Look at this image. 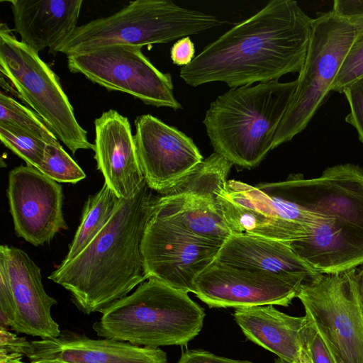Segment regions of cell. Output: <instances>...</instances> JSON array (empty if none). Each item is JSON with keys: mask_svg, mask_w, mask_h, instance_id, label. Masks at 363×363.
Returning <instances> with one entry per match:
<instances>
[{"mask_svg": "<svg viewBox=\"0 0 363 363\" xmlns=\"http://www.w3.org/2000/svg\"><path fill=\"white\" fill-rule=\"evenodd\" d=\"M354 274V268L321 274L297 296L335 363H363V313Z\"/></svg>", "mask_w": 363, "mask_h": 363, "instance_id": "obj_10", "label": "cell"}, {"mask_svg": "<svg viewBox=\"0 0 363 363\" xmlns=\"http://www.w3.org/2000/svg\"><path fill=\"white\" fill-rule=\"evenodd\" d=\"M30 347V342L26 338L0 326V363H26L23 358L27 357Z\"/></svg>", "mask_w": 363, "mask_h": 363, "instance_id": "obj_28", "label": "cell"}, {"mask_svg": "<svg viewBox=\"0 0 363 363\" xmlns=\"http://www.w3.org/2000/svg\"><path fill=\"white\" fill-rule=\"evenodd\" d=\"M194 44L189 36L177 40L170 50L172 61L178 66L188 65L194 59Z\"/></svg>", "mask_w": 363, "mask_h": 363, "instance_id": "obj_34", "label": "cell"}, {"mask_svg": "<svg viewBox=\"0 0 363 363\" xmlns=\"http://www.w3.org/2000/svg\"><path fill=\"white\" fill-rule=\"evenodd\" d=\"M297 201L322 216L308 237L292 242L296 255L320 274L363 263V169L350 163L325 169L316 178L289 177Z\"/></svg>", "mask_w": 363, "mask_h": 363, "instance_id": "obj_3", "label": "cell"}, {"mask_svg": "<svg viewBox=\"0 0 363 363\" xmlns=\"http://www.w3.org/2000/svg\"><path fill=\"white\" fill-rule=\"evenodd\" d=\"M343 94L350 107L345 121L354 127L359 140L363 143V76L346 86Z\"/></svg>", "mask_w": 363, "mask_h": 363, "instance_id": "obj_29", "label": "cell"}, {"mask_svg": "<svg viewBox=\"0 0 363 363\" xmlns=\"http://www.w3.org/2000/svg\"><path fill=\"white\" fill-rule=\"evenodd\" d=\"M357 28L333 11L313 19L308 52L288 108L276 131L272 150L305 129L331 91Z\"/></svg>", "mask_w": 363, "mask_h": 363, "instance_id": "obj_9", "label": "cell"}, {"mask_svg": "<svg viewBox=\"0 0 363 363\" xmlns=\"http://www.w3.org/2000/svg\"><path fill=\"white\" fill-rule=\"evenodd\" d=\"M1 143L21 157L26 165L38 169L45 157L47 142L23 130L0 123Z\"/></svg>", "mask_w": 363, "mask_h": 363, "instance_id": "obj_25", "label": "cell"}, {"mask_svg": "<svg viewBox=\"0 0 363 363\" xmlns=\"http://www.w3.org/2000/svg\"><path fill=\"white\" fill-rule=\"evenodd\" d=\"M0 123L23 130L47 143L57 139L37 113L2 91L0 92Z\"/></svg>", "mask_w": 363, "mask_h": 363, "instance_id": "obj_24", "label": "cell"}, {"mask_svg": "<svg viewBox=\"0 0 363 363\" xmlns=\"http://www.w3.org/2000/svg\"><path fill=\"white\" fill-rule=\"evenodd\" d=\"M291 243L243 233H231L216 260L233 266L314 280L321 274L300 258Z\"/></svg>", "mask_w": 363, "mask_h": 363, "instance_id": "obj_21", "label": "cell"}, {"mask_svg": "<svg viewBox=\"0 0 363 363\" xmlns=\"http://www.w3.org/2000/svg\"><path fill=\"white\" fill-rule=\"evenodd\" d=\"M58 183H77L86 174L60 144L58 139L47 143L44 160L38 169Z\"/></svg>", "mask_w": 363, "mask_h": 363, "instance_id": "obj_26", "label": "cell"}, {"mask_svg": "<svg viewBox=\"0 0 363 363\" xmlns=\"http://www.w3.org/2000/svg\"><path fill=\"white\" fill-rule=\"evenodd\" d=\"M7 197L16 234L31 245L49 243L67 229L62 186L38 169L20 165L11 169Z\"/></svg>", "mask_w": 363, "mask_h": 363, "instance_id": "obj_14", "label": "cell"}, {"mask_svg": "<svg viewBox=\"0 0 363 363\" xmlns=\"http://www.w3.org/2000/svg\"><path fill=\"white\" fill-rule=\"evenodd\" d=\"M303 347L307 352L312 363H335L322 339L308 319L303 329Z\"/></svg>", "mask_w": 363, "mask_h": 363, "instance_id": "obj_31", "label": "cell"}, {"mask_svg": "<svg viewBox=\"0 0 363 363\" xmlns=\"http://www.w3.org/2000/svg\"><path fill=\"white\" fill-rule=\"evenodd\" d=\"M67 67L109 91L129 94L145 104L182 109L172 78L156 68L142 48L111 45L67 55Z\"/></svg>", "mask_w": 363, "mask_h": 363, "instance_id": "obj_11", "label": "cell"}, {"mask_svg": "<svg viewBox=\"0 0 363 363\" xmlns=\"http://www.w3.org/2000/svg\"><path fill=\"white\" fill-rule=\"evenodd\" d=\"M120 201L106 183L96 194L89 196L81 223L62 264L77 257L94 239L110 220Z\"/></svg>", "mask_w": 363, "mask_h": 363, "instance_id": "obj_23", "label": "cell"}, {"mask_svg": "<svg viewBox=\"0 0 363 363\" xmlns=\"http://www.w3.org/2000/svg\"><path fill=\"white\" fill-rule=\"evenodd\" d=\"M204 318L188 293L149 279L105 309L92 328L99 337L143 347L183 346L200 333Z\"/></svg>", "mask_w": 363, "mask_h": 363, "instance_id": "obj_5", "label": "cell"}, {"mask_svg": "<svg viewBox=\"0 0 363 363\" xmlns=\"http://www.w3.org/2000/svg\"><path fill=\"white\" fill-rule=\"evenodd\" d=\"M274 363H289L282 359H280V358H277L276 360H275V362Z\"/></svg>", "mask_w": 363, "mask_h": 363, "instance_id": "obj_38", "label": "cell"}, {"mask_svg": "<svg viewBox=\"0 0 363 363\" xmlns=\"http://www.w3.org/2000/svg\"><path fill=\"white\" fill-rule=\"evenodd\" d=\"M177 363H252L216 355L203 350H190L184 352Z\"/></svg>", "mask_w": 363, "mask_h": 363, "instance_id": "obj_33", "label": "cell"}, {"mask_svg": "<svg viewBox=\"0 0 363 363\" xmlns=\"http://www.w3.org/2000/svg\"><path fill=\"white\" fill-rule=\"evenodd\" d=\"M152 198L145 181L135 196L121 199L110 220L84 250L49 275L84 313H102L147 280L141 242Z\"/></svg>", "mask_w": 363, "mask_h": 363, "instance_id": "obj_2", "label": "cell"}, {"mask_svg": "<svg viewBox=\"0 0 363 363\" xmlns=\"http://www.w3.org/2000/svg\"><path fill=\"white\" fill-rule=\"evenodd\" d=\"M134 140L145 181L162 194L203 159L191 138L150 114L135 121Z\"/></svg>", "mask_w": 363, "mask_h": 363, "instance_id": "obj_15", "label": "cell"}, {"mask_svg": "<svg viewBox=\"0 0 363 363\" xmlns=\"http://www.w3.org/2000/svg\"><path fill=\"white\" fill-rule=\"evenodd\" d=\"M233 315L250 341L289 363H300L306 315H289L273 305L236 308Z\"/></svg>", "mask_w": 363, "mask_h": 363, "instance_id": "obj_22", "label": "cell"}, {"mask_svg": "<svg viewBox=\"0 0 363 363\" xmlns=\"http://www.w3.org/2000/svg\"><path fill=\"white\" fill-rule=\"evenodd\" d=\"M94 159L104 183L120 199L135 196L145 182L127 117L110 109L94 121Z\"/></svg>", "mask_w": 363, "mask_h": 363, "instance_id": "obj_16", "label": "cell"}, {"mask_svg": "<svg viewBox=\"0 0 363 363\" xmlns=\"http://www.w3.org/2000/svg\"><path fill=\"white\" fill-rule=\"evenodd\" d=\"M300 363H312L311 358L303 347L301 355Z\"/></svg>", "mask_w": 363, "mask_h": 363, "instance_id": "obj_36", "label": "cell"}, {"mask_svg": "<svg viewBox=\"0 0 363 363\" xmlns=\"http://www.w3.org/2000/svg\"><path fill=\"white\" fill-rule=\"evenodd\" d=\"M21 41L38 53L55 54L77 27L82 0H11Z\"/></svg>", "mask_w": 363, "mask_h": 363, "instance_id": "obj_20", "label": "cell"}, {"mask_svg": "<svg viewBox=\"0 0 363 363\" xmlns=\"http://www.w3.org/2000/svg\"><path fill=\"white\" fill-rule=\"evenodd\" d=\"M297 79L230 88L210 104L203 123L214 152L233 165L257 166L272 150Z\"/></svg>", "mask_w": 363, "mask_h": 363, "instance_id": "obj_4", "label": "cell"}, {"mask_svg": "<svg viewBox=\"0 0 363 363\" xmlns=\"http://www.w3.org/2000/svg\"><path fill=\"white\" fill-rule=\"evenodd\" d=\"M333 11L363 30V0H335Z\"/></svg>", "mask_w": 363, "mask_h": 363, "instance_id": "obj_32", "label": "cell"}, {"mask_svg": "<svg viewBox=\"0 0 363 363\" xmlns=\"http://www.w3.org/2000/svg\"><path fill=\"white\" fill-rule=\"evenodd\" d=\"M363 76V30L359 31L332 84L331 91L343 93L349 84Z\"/></svg>", "mask_w": 363, "mask_h": 363, "instance_id": "obj_27", "label": "cell"}, {"mask_svg": "<svg viewBox=\"0 0 363 363\" xmlns=\"http://www.w3.org/2000/svg\"><path fill=\"white\" fill-rule=\"evenodd\" d=\"M30 363H65V362L57 361V360L44 359V360L32 361Z\"/></svg>", "mask_w": 363, "mask_h": 363, "instance_id": "obj_37", "label": "cell"}, {"mask_svg": "<svg viewBox=\"0 0 363 363\" xmlns=\"http://www.w3.org/2000/svg\"><path fill=\"white\" fill-rule=\"evenodd\" d=\"M16 305L13 330L43 340L55 338L61 332L51 315L57 303L44 289L40 267L20 248L1 245Z\"/></svg>", "mask_w": 363, "mask_h": 363, "instance_id": "obj_17", "label": "cell"}, {"mask_svg": "<svg viewBox=\"0 0 363 363\" xmlns=\"http://www.w3.org/2000/svg\"><path fill=\"white\" fill-rule=\"evenodd\" d=\"M219 190L174 186L153 196L150 212L188 232L223 244L231 231L216 201Z\"/></svg>", "mask_w": 363, "mask_h": 363, "instance_id": "obj_19", "label": "cell"}, {"mask_svg": "<svg viewBox=\"0 0 363 363\" xmlns=\"http://www.w3.org/2000/svg\"><path fill=\"white\" fill-rule=\"evenodd\" d=\"M313 19L293 0H272L207 45L179 71L191 86L225 82L230 88L300 72Z\"/></svg>", "mask_w": 363, "mask_h": 363, "instance_id": "obj_1", "label": "cell"}, {"mask_svg": "<svg viewBox=\"0 0 363 363\" xmlns=\"http://www.w3.org/2000/svg\"><path fill=\"white\" fill-rule=\"evenodd\" d=\"M27 357L32 361L65 363H167L160 348L143 347L108 338H89L69 331L55 338L34 340Z\"/></svg>", "mask_w": 363, "mask_h": 363, "instance_id": "obj_18", "label": "cell"}, {"mask_svg": "<svg viewBox=\"0 0 363 363\" xmlns=\"http://www.w3.org/2000/svg\"><path fill=\"white\" fill-rule=\"evenodd\" d=\"M222 245L150 212L141 242L144 275L194 293L196 278L216 259Z\"/></svg>", "mask_w": 363, "mask_h": 363, "instance_id": "obj_12", "label": "cell"}, {"mask_svg": "<svg viewBox=\"0 0 363 363\" xmlns=\"http://www.w3.org/2000/svg\"><path fill=\"white\" fill-rule=\"evenodd\" d=\"M354 277L358 301L363 313V263L354 268Z\"/></svg>", "mask_w": 363, "mask_h": 363, "instance_id": "obj_35", "label": "cell"}, {"mask_svg": "<svg viewBox=\"0 0 363 363\" xmlns=\"http://www.w3.org/2000/svg\"><path fill=\"white\" fill-rule=\"evenodd\" d=\"M201 11L169 0H136L115 13L77 26L55 50L69 55L99 47L167 43L225 24Z\"/></svg>", "mask_w": 363, "mask_h": 363, "instance_id": "obj_6", "label": "cell"}, {"mask_svg": "<svg viewBox=\"0 0 363 363\" xmlns=\"http://www.w3.org/2000/svg\"><path fill=\"white\" fill-rule=\"evenodd\" d=\"M15 318L16 305L7 267L4 258L0 255V326L13 330Z\"/></svg>", "mask_w": 363, "mask_h": 363, "instance_id": "obj_30", "label": "cell"}, {"mask_svg": "<svg viewBox=\"0 0 363 363\" xmlns=\"http://www.w3.org/2000/svg\"><path fill=\"white\" fill-rule=\"evenodd\" d=\"M0 71L13 90L74 154L92 150L58 77L35 51L18 40L6 24L0 26Z\"/></svg>", "mask_w": 363, "mask_h": 363, "instance_id": "obj_8", "label": "cell"}, {"mask_svg": "<svg viewBox=\"0 0 363 363\" xmlns=\"http://www.w3.org/2000/svg\"><path fill=\"white\" fill-rule=\"evenodd\" d=\"M312 281L301 276L272 274L215 259L196 278L194 294L210 308L287 307L297 298L303 284Z\"/></svg>", "mask_w": 363, "mask_h": 363, "instance_id": "obj_13", "label": "cell"}, {"mask_svg": "<svg viewBox=\"0 0 363 363\" xmlns=\"http://www.w3.org/2000/svg\"><path fill=\"white\" fill-rule=\"evenodd\" d=\"M216 201L231 233L289 243L309 236L323 218L297 201L288 179L255 186L228 180Z\"/></svg>", "mask_w": 363, "mask_h": 363, "instance_id": "obj_7", "label": "cell"}]
</instances>
